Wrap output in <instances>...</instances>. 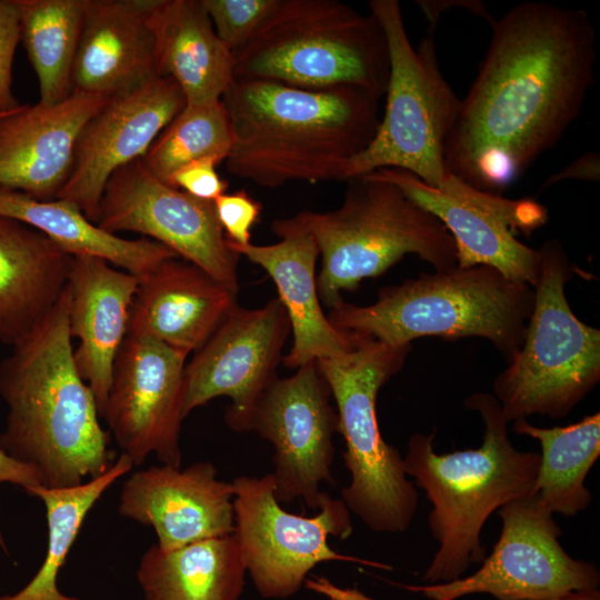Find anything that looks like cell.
<instances>
[{"instance_id": "d590c367", "label": "cell", "mask_w": 600, "mask_h": 600, "mask_svg": "<svg viewBox=\"0 0 600 600\" xmlns=\"http://www.w3.org/2000/svg\"><path fill=\"white\" fill-rule=\"evenodd\" d=\"M221 163L214 158H201L179 168L169 179L168 184L194 198L214 201L227 192L228 182L217 172Z\"/></svg>"}, {"instance_id": "f546056e", "label": "cell", "mask_w": 600, "mask_h": 600, "mask_svg": "<svg viewBox=\"0 0 600 600\" xmlns=\"http://www.w3.org/2000/svg\"><path fill=\"white\" fill-rule=\"evenodd\" d=\"M20 40L39 83V103L56 106L72 93L86 0H17Z\"/></svg>"}, {"instance_id": "6da1fadb", "label": "cell", "mask_w": 600, "mask_h": 600, "mask_svg": "<svg viewBox=\"0 0 600 600\" xmlns=\"http://www.w3.org/2000/svg\"><path fill=\"white\" fill-rule=\"evenodd\" d=\"M491 27L444 161L461 181L500 194L579 116L594 80L597 50L591 20L580 9L526 1Z\"/></svg>"}, {"instance_id": "4316f807", "label": "cell", "mask_w": 600, "mask_h": 600, "mask_svg": "<svg viewBox=\"0 0 600 600\" xmlns=\"http://www.w3.org/2000/svg\"><path fill=\"white\" fill-rule=\"evenodd\" d=\"M0 216L30 226L72 257L103 259L138 279L162 261L179 258L154 240L144 237L127 239L103 230L76 204L62 199L40 200L0 187Z\"/></svg>"}, {"instance_id": "8992f818", "label": "cell", "mask_w": 600, "mask_h": 600, "mask_svg": "<svg viewBox=\"0 0 600 600\" xmlns=\"http://www.w3.org/2000/svg\"><path fill=\"white\" fill-rule=\"evenodd\" d=\"M232 56L234 79L312 90L350 86L378 99L386 94L390 72L378 20L338 0H278Z\"/></svg>"}, {"instance_id": "60d3db41", "label": "cell", "mask_w": 600, "mask_h": 600, "mask_svg": "<svg viewBox=\"0 0 600 600\" xmlns=\"http://www.w3.org/2000/svg\"><path fill=\"white\" fill-rule=\"evenodd\" d=\"M543 600H600V590L599 588L574 590L558 597Z\"/></svg>"}, {"instance_id": "3957f363", "label": "cell", "mask_w": 600, "mask_h": 600, "mask_svg": "<svg viewBox=\"0 0 600 600\" xmlns=\"http://www.w3.org/2000/svg\"><path fill=\"white\" fill-rule=\"evenodd\" d=\"M379 100L350 86L312 90L233 79L221 97L232 133L226 168L271 189L342 181L349 161L377 132Z\"/></svg>"}, {"instance_id": "e0dca14e", "label": "cell", "mask_w": 600, "mask_h": 600, "mask_svg": "<svg viewBox=\"0 0 600 600\" xmlns=\"http://www.w3.org/2000/svg\"><path fill=\"white\" fill-rule=\"evenodd\" d=\"M184 106L183 92L169 77L109 97L81 130L70 174L56 199L72 202L96 223L109 178L142 158Z\"/></svg>"}, {"instance_id": "5bb4252c", "label": "cell", "mask_w": 600, "mask_h": 600, "mask_svg": "<svg viewBox=\"0 0 600 600\" xmlns=\"http://www.w3.org/2000/svg\"><path fill=\"white\" fill-rule=\"evenodd\" d=\"M189 353L154 338L127 333L114 360L102 418L133 466L154 454L181 468L184 368Z\"/></svg>"}, {"instance_id": "44dd1931", "label": "cell", "mask_w": 600, "mask_h": 600, "mask_svg": "<svg viewBox=\"0 0 600 600\" xmlns=\"http://www.w3.org/2000/svg\"><path fill=\"white\" fill-rule=\"evenodd\" d=\"M139 279L103 259L73 257L68 278L69 330L79 344L73 359L102 418L112 369L128 333Z\"/></svg>"}, {"instance_id": "cb8c5ba5", "label": "cell", "mask_w": 600, "mask_h": 600, "mask_svg": "<svg viewBox=\"0 0 600 600\" xmlns=\"http://www.w3.org/2000/svg\"><path fill=\"white\" fill-rule=\"evenodd\" d=\"M72 259L38 230L0 216V341L12 347L46 317Z\"/></svg>"}, {"instance_id": "9a60e30c", "label": "cell", "mask_w": 600, "mask_h": 600, "mask_svg": "<svg viewBox=\"0 0 600 600\" xmlns=\"http://www.w3.org/2000/svg\"><path fill=\"white\" fill-rule=\"evenodd\" d=\"M331 397L313 361L291 377H277L254 407L248 431L258 432L273 446L271 474L279 503L303 499L310 509H317L324 493L321 484L333 483L332 437L339 418Z\"/></svg>"}, {"instance_id": "d4e9b609", "label": "cell", "mask_w": 600, "mask_h": 600, "mask_svg": "<svg viewBox=\"0 0 600 600\" xmlns=\"http://www.w3.org/2000/svg\"><path fill=\"white\" fill-rule=\"evenodd\" d=\"M149 22L157 69L181 89L186 103L220 100L234 79L233 56L218 38L201 0H153Z\"/></svg>"}, {"instance_id": "8d00e7d4", "label": "cell", "mask_w": 600, "mask_h": 600, "mask_svg": "<svg viewBox=\"0 0 600 600\" xmlns=\"http://www.w3.org/2000/svg\"><path fill=\"white\" fill-rule=\"evenodd\" d=\"M583 180L599 182L600 180V154L591 151L587 152L561 171L550 176L543 183L542 188H548L564 180Z\"/></svg>"}, {"instance_id": "277c9868", "label": "cell", "mask_w": 600, "mask_h": 600, "mask_svg": "<svg viewBox=\"0 0 600 600\" xmlns=\"http://www.w3.org/2000/svg\"><path fill=\"white\" fill-rule=\"evenodd\" d=\"M464 407L484 423L479 448L439 454L432 431L412 434L403 456L404 472L432 504L428 526L438 550L422 576L427 584L457 580L481 563L487 520L503 504L529 496L538 477L540 453L513 447L493 394L472 393Z\"/></svg>"}, {"instance_id": "4fadbf2b", "label": "cell", "mask_w": 600, "mask_h": 600, "mask_svg": "<svg viewBox=\"0 0 600 600\" xmlns=\"http://www.w3.org/2000/svg\"><path fill=\"white\" fill-rule=\"evenodd\" d=\"M96 223L111 233L137 232L160 242L233 292L239 291L240 256L229 246L213 201L194 198L161 181L141 158L109 178Z\"/></svg>"}, {"instance_id": "9c48e42d", "label": "cell", "mask_w": 600, "mask_h": 600, "mask_svg": "<svg viewBox=\"0 0 600 600\" xmlns=\"http://www.w3.org/2000/svg\"><path fill=\"white\" fill-rule=\"evenodd\" d=\"M410 350L411 344L392 347L362 337L351 352L316 361L334 398L346 447L351 480L341 500L379 533L406 532L418 509L417 488L404 472L403 457L384 441L376 410L379 390L401 370Z\"/></svg>"}, {"instance_id": "603a6c76", "label": "cell", "mask_w": 600, "mask_h": 600, "mask_svg": "<svg viewBox=\"0 0 600 600\" xmlns=\"http://www.w3.org/2000/svg\"><path fill=\"white\" fill-rule=\"evenodd\" d=\"M153 0H86L72 91L114 96L157 77Z\"/></svg>"}, {"instance_id": "b9f144b4", "label": "cell", "mask_w": 600, "mask_h": 600, "mask_svg": "<svg viewBox=\"0 0 600 600\" xmlns=\"http://www.w3.org/2000/svg\"><path fill=\"white\" fill-rule=\"evenodd\" d=\"M8 113H9V112H8ZM8 113H4V114H0V117H2V116H6V114H8Z\"/></svg>"}, {"instance_id": "74e56055", "label": "cell", "mask_w": 600, "mask_h": 600, "mask_svg": "<svg viewBox=\"0 0 600 600\" xmlns=\"http://www.w3.org/2000/svg\"><path fill=\"white\" fill-rule=\"evenodd\" d=\"M1 483L18 486L30 497L33 489L41 487L39 476L32 468L13 460L0 449V484ZM0 543L3 546L1 534Z\"/></svg>"}, {"instance_id": "2e32d148", "label": "cell", "mask_w": 600, "mask_h": 600, "mask_svg": "<svg viewBox=\"0 0 600 600\" xmlns=\"http://www.w3.org/2000/svg\"><path fill=\"white\" fill-rule=\"evenodd\" d=\"M290 333L288 314L278 298L257 309L236 304L186 364L183 418L226 396L232 400L224 416L227 426L248 431L254 407L278 377Z\"/></svg>"}, {"instance_id": "5b68a950", "label": "cell", "mask_w": 600, "mask_h": 600, "mask_svg": "<svg viewBox=\"0 0 600 600\" xmlns=\"http://www.w3.org/2000/svg\"><path fill=\"white\" fill-rule=\"evenodd\" d=\"M533 300L530 284L492 267L457 264L381 288L368 306L341 300L327 317L340 331L392 347L421 337L483 338L509 363L521 348Z\"/></svg>"}, {"instance_id": "d6a6232c", "label": "cell", "mask_w": 600, "mask_h": 600, "mask_svg": "<svg viewBox=\"0 0 600 600\" xmlns=\"http://www.w3.org/2000/svg\"><path fill=\"white\" fill-rule=\"evenodd\" d=\"M201 1L218 38L232 53L250 39L278 3V0Z\"/></svg>"}, {"instance_id": "d6986e66", "label": "cell", "mask_w": 600, "mask_h": 600, "mask_svg": "<svg viewBox=\"0 0 600 600\" xmlns=\"http://www.w3.org/2000/svg\"><path fill=\"white\" fill-rule=\"evenodd\" d=\"M108 99L72 91L59 104H21L0 117V187L56 199L70 174L81 130Z\"/></svg>"}, {"instance_id": "f35d334b", "label": "cell", "mask_w": 600, "mask_h": 600, "mask_svg": "<svg viewBox=\"0 0 600 600\" xmlns=\"http://www.w3.org/2000/svg\"><path fill=\"white\" fill-rule=\"evenodd\" d=\"M418 6L422 9L423 13L426 14L427 19L429 20V36H433V30L437 27V23L439 21L440 14L448 9L449 7H461L466 8L468 10H471V12L483 17L484 19L489 20L491 23L493 19L489 14L487 8L484 4L480 1H473V0H460V1H418Z\"/></svg>"}, {"instance_id": "4dcf8cb0", "label": "cell", "mask_w": 600, "mask_h": 600, "mask_svg": "<svg viewBox=\"0 0 600 600\" xmlns=\"http://www.w3.org/2000/svg\"><path fill=\"white\" fill-rule=\"evenodd\" d=\"M132 467L131 460L121 453L103 474L78 487L68 489L38 487L32 490L31 497L42 500L46 507L47 553L37 573L27 584L14 593L0 596V600H82L59 590V572L89 511L104 491Z\"/></svg>"}, {"instance_id": "ffe728a7", "label": "cell", "mask_w": 600, "mask_h": 600, "mask_svg": "<svg viewBox=\"0 0 600 600\" xmlns=\"http://www.w3.org/2000/svg\"><path fill=\"white\" fill-rule=\"evenodd\" d=\"M271 228L281 238L279 242L262 246L228 242L239 256L260 266L276 284L292 334V347L282 358L284 366L298 369L351 352L362 337L338 330L322 310L316 273L320 254L314 239L286 219L273 221Z\"/></svg>"}, {"instance_id": "484cf974", "label": "cell", "mask_w": 600, "mask_h": 600, "mask_svg": "<svg viewBox=\"0 0 600 600\" xmlns=\"http://www.w3.org/2000/svg\"><path fill=\"white\" fill-rule=\"evenodd\" d=\"M368 174L396 184L442 222L456 242L458 266H489L532 288L537 283L539 250L519 241L496 217L428 186L401 169L383 168Z\"/></svg>"}, {"instance_id": "7402d4cb", "label": "cell", "mask_w": 600, "mask_h": 600, "mask_svg": "<svg viewBox=\"0 0 600 600\" xmlns=\"http://www.w3.org/2000/svg\"><path fill=\"white\" fill-rule=\"evenodd\" d=\"M237 293L198 266L171 258L139 278L128 333L191 353L236 306Z\"/></svg>"}, {"instance_id": "1f68e13d", "label": "cell", "mask_w": 600, "mask_h": 600, "mask_svg": "<svg viewBox=\"0 0 600 600\" xmlns=\"http://www.w3.org/2000/svg\"><path fill=\"white\" fill-rule=\"evenodd\" d=\"M231 146V127L221 99L186 103L141 159L153 176L168 183L191 161L210 157L224 162Z\"/></svg>"}, {"instance_id": "836d02e7", "label": "cell", "mask_w": 600, "mask_h": 600, "mask_svg": "<svg viewBox=\"0 0 600 600\" xmlns=\"http://www.w3.org/2000/svg\"><path fill=\"white\" fill-rule=\"evenodd\" d=\"M20 41V12L17 0H0V114L21 103L12 93V64Z\"/></svg>"}, {"instance_id": "7c38bea8", "label": "cell", "mask_w": 600, "mask_h": 600, "mask_svg": "<svg viewBox=\"0 0 600 600\" xmlns=\"http://www.w3.org/2000/svg\"><path fill=\"white\" fill-rule=\"evenodd\" d=\"M502 529L491 553L468 577L424 586L398 584L429 600L489 594L497 600H543L574 590L598 589L600 572L591 561L572 558L559 538L553 514L530 496L498 510Z\"/></svg>"}, {"instance_id": "ac0fdd59", "label": "cell", "mask_w": 600, "mask_h": 600, "mask_svg": "<svg viewBox=\"0 0 600 600\" xmlns=\"http://www.w3.org/2000/svg\"><path fill=\"white\" fill-rule=\"evenodd\" d=\"M210 461L189 467L151 466L123 482L118 512L152 527L161 550L234 532L233 488Z\"/></svg>"}, {"instance_id": "30bf717a", "label": "cell", "mask_w": 600, "mask_h": 600, "mask_svg": "<svg viewBox=\"0 0 600 600\" xmlns=\"http://www.w3.org/2000/svg\"><path fill=\"white\" fill-rule=\"evenodd\" d=\"M369 9L388 43L387 101L373 139L349 161L342 181L396 168L441 189L450 174L444 144L458 119L461 100L440 70L433 36L414 48L397 0H371Z\"/></svg>"}, {"instance_id": "52a82bcc", "label": "cell", "mask_w": 600, "mask_h": 600, "mask_svg": "<svg viewBox=\"0 0 600 600\" xmlns=\"http://www.w3.org/2000/svg\"><path fill=\"white\" fill-rule=\"evenodd\" d=\"M346 182L336 210L286 218L317 243L321 256L317 289L324 306L331 309L343 300L342 291H356L362 279L383 274L407 254H416L434 271L457 266L450 232L399 187L370 174Z\"/></svg>"}, {"instance_id": "f1b7e54d", "label": "cell", "mask_w": 600, "mask_h": 600, "mask_svg": "<svg viewBox=\"0 0 600 600\" xmlns=\"http://www.w3.org/2000/svg\"><path fill=\"white\" fill-rule=\"evenodd\" d=\"M512 430L538 440L541 447L538 477L529 496L552 514L574 517L584 511L592 500L586 479L600 456V413L554 428L519 419Z\"/></svg>"}, {"instance_id": "8fae6325", "label": "cell", "mask_w": 600, "mask_h": 600, "mask_svg": "<svg viewBox=\"0 0 600 600\" xmlns=\"http://www.w3.org/2000/svg\"><path fill=\"white\" fill-rule=\"evenodd\" d=\"M234 532L246 570L263 598H288L302 587L307 574L326 561H350L390 570L381 562L336 552L328 537L340 540L353 531L350 511L341 499L324 492L319 512L303 517L287 512L274 496L271 473L238 477L232 482Z\"/></svg>"}, {"instance_id": "83f0119b", "label": "cell", "mask_w": 600, "mask_h": 600, "mask_svg": "<svg viewBox=\"0 0 600 600\" xmlns=\"http://www.w3.org/2000/svg\"><path fill=\"white\" fill-rule=\"evenodd\" d=\"M246 571L231 533L168 551L154 544L142 554L136 577L143 600H238Z\"/></svg>"}, {"instance_id": "e575fe53", "label": "cell", "mask_w": 600, "mask_h": 600, "mask_svg": "<svg viewBox=\"0 0 600 600\" xmlns=\"http://www.w3.org/2000/svg\"><path fill=\"white\" fill-rule=\"evenodd\" d=\"M213 204L228 241L238 246L250 243V230L260 217L261 204L243 190L226 192Z\"/></svg>"}, {"instance_id": "ab89813d", "label": "cell", "mask_w": 600, "mask_h": 600, "mask_svg": "<svg viewBox=\"0 0 600 600\" xmlns=\"http://www.w3.org/2000/svg\"><path fill=\"white\" fill-rule=\"evenodd\" d=\"M310 588L327 594L330 600H372L359 592L357 589H341L331 584L327 579H318L317 581H307Z\"/></svg>"}, {"instance_id": "7a4b0ae2", "label": "cell", "mask_w": 600, "mask_h": 600, "mask_svg": "<svg viewBox=\"0 0 600 600\" xmlns=\"http://www.w3.org/2000/svg\"><path fill=\"white\" fill-rule=\"evenodd\" d=\"M63 290L46 317L0 362L8 407L0 449L32 468L41 487L68 489L103 474L114 462L94 396L78 372Z\"/></svg>"}, {"instance_id": "ba28073f", "label": "cell", "mask_w": 600, "mask_h": 600, "mask_svg": "<svg viewBox=\"0 0 600 600\" xmlns=\"http://www.w3.org/2000/svg\"><path fill=\"white\" fill-rule=\"evenodd\" d=\"M534 300L519 352L493 382L508 422L563 418L600 380V331L572 311L564 291L576 271L557 239L539 249Z\"/></svg>"}]
</instances>
